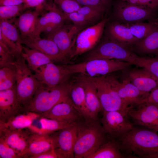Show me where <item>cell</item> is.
<instances>
[{
  "label": "cell",
  "mask_w": 158,
  "mask_h": 158,
  "mask_svg": "<svg viewBox=\"0 0 158 158\" xmlns=\"http://www.w3.org/2000/svg\"><path fill=\"white\" fill-rule=\"evenodd\" d=\"M145 102L152 104L158 107V87L151 91L145 99Z\"/></svg>",
  "instance_id": "obj_43"
},
{
  "label": "cell",
  "mask_w": 158,
  "mask_h": 158,
  "mask_svg": "<svg viewBox=\"0 0 158 158\" xmlns=\"http://www.w3.org/2000/svg\"><path fill=\"white\" fill-rule=\"evenodd\" d=\"M16 76L15 65L0 68V91L13 87L16 84Z\"/></svg>",
  "instance_id": "obj_34"
},
{
  "label": "cell",
  "mask_w": 158,
  "mask_h": 158,
  "mask_svg": "<svg viewBox=\"0 0 158 158\" xmlns=\"http://www.w3.org/2000/svg\"><path fill=\"white\" fill-rule=\"evenodd\" d=\"M40 116V117H45L70 123H76L84 119L70 99L57 104L49 111Z\"/></svg>",
  "instance_id": "obj_20"
},
{
  "label": "cell",
  "mask_w": 158,
  "mask_h": 158,
  "mask_svg": "<svg viewBox=\"0 0 158 158\" xmlns=\"http://www.w3.org/2000/svg\"><path fill=\"white\" fill-rule=\"evenodd\" d=\"M42 10L36 8L33 11L27 10L18 18L12 19L20 32L21 37L33 36L37 20Z\"/></svg>",
  "instance_id": "obj_24"
},
{
  "label": "cell",
  "mask_w": 158,
  "mask_h": 158,
  "mask_svg": "<svg viewBox=\"0 0 158 158\" xmlns=\"http://www.w3.org/2000/svg\"><path fill=\"white\" fill-rule=\"evenodd\" d=\"M53 3L64 14L77 12L82 6L76 0H53Z\"/></svg>",
  "instance_id": "obj_38"
},
{
  "label": "cell",
  "mask_w": 158,
  "mask_h": 158,
  "mask_svg": "<svg viewBox=\"0 0 158 158\" xmlns=\"http://www.w3.org/2000/svg\"><path fill=\"white\" fill-rule=\"evenodd\" d=\"M15 55L3 42L0 41V68L14 65Z\"/></svg>",
  "instance_id": "obj_37"
},
{
  "label": "cell",
  "mask_w": 158,
  "mask_h": 158,
  "mask_svg": "<svg viewBox=\"0 0 158 158\" xmlns=\"http://www.w3.org/2000/svg\"><path fill=\"white\" fill-rule=\"evenodd\" d=\"M24 0H0V6H16L23 4Z\"/></svg>",
  "instance_id": "obj_47"
},
{
  "label": "cell",
  "mask_w": 158,
  "mask_h": 158,
  "mask_svg": "<svg viewBox=\"0 0 158 158\" xmlns=\"http://www.w3.org/2000/svg\"><path fill=\"white\" fill-rule=\"evenodd\" d=\"M69 96L72 103L84 119L86 121H91L86 106L84 87L77 77L73 79Z\"/></svg>",
  "instance_id": "obj_25"
},
{
  "label": "cell",
  "mask_w": 158,
  "mask_h": 158,
  "mask_svg": "<svg viewBox=\"0 0 158 158\" xmlns=\"http://www.w3.org/2000/svg\"><path fill=\"white\" fill-rule=\"evenodd\" d=\"M107 33L109 40L130 48L140 40L133 35L130 29L125 24L118 22L110 24Z\"/></svg>",
  "instance_id": "obj_23"
},
{
  "label": "cell",
  "mask_w": 158,
  "mask_h": 158,
  "mask_svg": "<svg viewBox=\"0 0 158 158\" xmlns=\"http://www.w3.org/2000/svg\"><path fill=\"white\" fill-rule=\"evenodd\" d=\"M139 56L130 47L109 40L92 50L85 61L97 59H114L137 66Z\"/></svg>",
  "instance_id": "obj_7"
},
{
  "label": "cell",
  "mask_w": 158,
  "mask_h": 158,
  "mask_svg": "<svg viewBox=\"0 0 158 158\" xmlns=\"http://www.w3.org/2000/svg\"><path fill=\"white\" fill-rule=\"evenodd\" d=\"M134 53L141 55H158V25L156 29L144 39L130 47Z\"/></svg>",
  "instance_id": "obj_27"
},
{
  "label": "cell",
  "mask_w": 158,
  "mask_h": 158,
  "mask_svg": "<svg viewBox=\"0 0 158 158\" xmlns=\"http://www.w3.org/2000/svg\"><path fill=\"white\" fill-rule=\"evenodd\" d=\"M155 58H156L157 59H158V55L156 56V57H155Z\"/></svg>",
  "instance_id": "obj_50"
},
{
  "label": "cell",
  "mask_w": 158,
  "mask_h": 158,
  "mask_svg": "<svg viewBox=\"0 0 158 158\" xmlns=\"http://www.w3.org/2000/svg\"><path fill=\"white\" fill-rule=\"evenodd\" d=\"M17 71L16 90L21 113L32 99L37 90L44 85L33 74L21 53L15 55Z\"/></svg>",
  "instance_id": "obj_4"
},
{
  "label": "cell",
  "mask_w": 158,
  "mask_h": 158,
  "mask_svg": "<svg viewBox=\"0 0 158 158\" xmlns=\"http://www.w3.org/2000/svg\"><path fill=\"white\" fill-rule=\"evenodd\" d=\"M89 77L94 82L96 86L102 110L118 111L128 117L127 112L128 108L125 106L114 85L111 75L108 74Z\"/></svg>",
  "instance_id": "obj_5"
},
{
  "label": "cell",
  "mask_w": 158,
  "mask_h": 158,
  "mask_svg": "<svg viewBox=\"0 0 158 158\" xmlns=\"http://www.w3.org/2000/svg\"><path fill=\"white\" fill-rule=\"evenodd\" d=\"M23 4L26 9L33 7L41 9L43 8L39 0H24Z\"/></svg>",
  "instance_id": "obj_46"
},
{
  "label": "cell",
  "mask_w": 158,
  "mask_h": 158,
  "mask_svg": "<svg viewBox=\"0 0 158 158\" xmlns=\"http://www.w3.org/2000/svg\"><path fill=\"white\" fill-rule=\"evenodd\" d=\"M40 119L41 128L32 125L29 128L34 132L41 134L48 135L74 123L43 117Z\"/></svg>",
  "instance_id": "obj_31"
},
{
  "label": "cell",
  "mask_w": 158,
  "mask_h": 158,
  "mask_svg": "<svg viewBox=\"0 0 158 158\" xmlns=\"http://www.w3.org/2000/svg\"><path fill=\"white\" fill-rule=\"evenodd\" d=\"M44 8L48 11L38 18L32 36L40 37L42 32H46L47 35L64 24L66 19L64 13L54 3L52 5L45 4Z\"/></svg>",
  "instance_id": "obj_15"
},
{
  "label": "cell",
  "mask_w": 158,
  "mask_h": 158,
  "mask_svg": "<svg viewBox=\"0 0 158 158\" xmlns=\"http://www.w3.org/2000/svg\"><path fill=\"white\" fill-rule=\"evenodd\" d=\"M35 132L29 127L10 130L0 128V138L20 157L25 158L30 139Z\"/></svg>",
  "instance_id": "obj_14"
},
{
  "label": "cell",
  "mask_w": 158,
  "mask_h": 158,
  "mask_svg": "<svg viewBox=\"0 0 158 158\" xmlns=\"http://www.w3.org/2000/svg\"><path fill=\"white\" fill-rule=\"evenodd\" d=\"M26 9L23 4L16 6H0V20L14 19Z\"/></svg>",
  "instance_id": "obj_36"
},
{
  "label": "cell",
  "mask_w": 158,
  "mask_h": 158,
  "mask_svg": "<svg viewBox=\"0 0 158 158\" xmlns=\"http://www.w3.org/2000/svg\"><path fill=\"white\" fill-rule=\"evenodd\" d=\"M128 107V117H130L136 125L150 129L158 120V107L152 104L144 103L135 106Z\"/></svg>",
  "instance_id": "obj_18"
},
{
  "label": "cell",
  "mask_w": 158,
  "mask_h": 158,
  "mask_svg": "<svg viewBox=\"0 0 158 158\" xmlns=\"http://www.w3.org/2000/svg\"><path fill=\"white\" fill-rule=\"evenodd\" d=\"M150 129L154 130L158 132V120L153 125Z\"/></svg>",
  "instance_id": "obj_48"
},
{
  "label": "cell",
  "mask_w": 158,
  "mask_h": 158,
  "mask_svg": "<svg viewBox=\"0 0 158 158\" xmlns=\"http://www.w3.org/2000/svg\"><path fill=\"white\" fill-rule=\"evenodd\" d=\"M21 114L16 84L12 88L0 91V123H6Z\"/></svg>",
  "instance_id": "obj_19"
},
{
  "label": "cell",
  "mask_w": 158,
  "mask_h": 158,
  "mask_svg": "<svg viewBox=\"0 0 158 158\" xmlns=\"http://www.w3.org/2000/svg\"><path fill=\"white\" fill-rule=\"evenodd\" d=\"M77 12L92 23L101 19L106 11L98 6L85 5L82 6Z\"/></svg>",
  "instance_id": "obj_35"
},
{
  "label": "cell",
  "mask_w": 158,
  "mask_h": 158,
  "mask_svg": "<svg viewBox=\"0 0 158 158\" xmlns=\"http://www.w3.org/2000/svg\"><path fill=\"white\" fill-rule=\"evenodd\" d=\"M21 42L29 48L46 54L54 62L63 64H68L69 62L68 59L61 53L55 42L50 39H42L40 36L23 37H21Z\"/></svg>",
  "instance_id": "obj_16"
},
{
  "label": "cell",
  "mask_w": 158,
  "mask_h": 158,
  "mask_svg": "<svg viewBox=\"0 0 158 158\" xmlns=\"http://www.w3.org/2000/svg\"><path fill=\"white\" fill-rule=\"evenodd\" d=\"M115 18L123 24L142 22L154 19V10L148 7L130 4L121 0L116 2L114 6Z\"/></svg>",
  "instance_id": "obj_9"
},
{
  "label": "cell",
  "mask_w": 158,
  "mask_h": 158,
  "mask_svg": "<svg viewBox=\"0 0 158 158\" xmlns=\"http://www.w3.org/2000/svg\"><path fill=\"white\" fill-rule=\"evenodd\" d=\"M40 115L32 112L19 114L6 123H0V128L10 130L22 129L28 127L32 124L34 120Z\"/></svg>",
  "instance_id": "obj_30"
},
{
  "label": "cell",
  "mask_w": 158,
  "mask_h": 158,
  "mask_svg": "<svg viewBox=\"0 0 158 158\" xmlns=\"http://www.w3.org/2000/svg\"><path fill=\"white\" fill-rule=\"evenodd\" d=\"M131 65L128 62L116 59H101L68 64V67L74 74H81L90 77L105 75L124 70Z\"/></svg>",
  "instance_id": "obj_6"
},
{
  "label": "cell",
  "mask_w": 158,
  "mask_h": 158,
  "mask_svg": "<svg viewBox=\"0 0 158 158\" xmlns=\"http://www.w3.org/2000/svg\"><path fill=\"white\" fill-rule=\"evenodd\" d=\"M39 1L43 7L44 5L45 4L46 0H39Z\"/></svg>",
  "instance_id": "obj_49"
},
{
  "label": "cell",
  "mask_w": 158,
  "mask_h": 158,
  "mask_svg": "<svg viewBox=\"0 0 158 158\" xmlns=\"http://www.w3.org/2000/svg\"><path fill=\"white\" fill-rule=\"evenodd\" d=\"M114 85L125 107L135 106L145 103L149 95L140 90L126 78L121 82L114 76L111 75Z\"/></svg>",
  "instance_id": "obj_17"
},
{
  "label": "cell",
  "mask_w": 158,
  "mask_h": 158,
  "mask_svg": "<svg viewBox=\"0 0 158 158\" xmlns=\"http://www.w3.org/2000/svg\"><path fill=\"white\" fill-rule=\"evenodd\" d=\"M73 80H68L55 87L44 85L36 91L24 113L32 112L40 115L49 111L57 104L70 99L69 92Z\"/></svg>",
  "instance_id": "obj_3"
},
{
  "label": "cell",
  "mask_w": 158,
  "mask_h": 158,
  "mask_svg": "<svg viewBox=\"0 0 158 158\" xmlns=\"http://www.w3.org/2000/svg\"><path fill=\"white\" fill-rule=\"evenodd\" d=\"M77 122L48 134L58 158H74V148L78 132Z\"/></svg>",
  "instance_id": "obj_8"
},
{
  "label": "cell",
  "mask_w": 158,
  "mask_h": 158,
  "mask_svg": "<svg viewBox=\"0 0 158 158\" xmlns=\"http://www.w3.org/2000/svg\"><path fill=\"white\" fill-rule=\"evenodd\" d=\"M0 158H20L1 138H0Z\"/></svg>",
  "instance_id": "obj_41"
},
{
  "label": "cell",
  "mask_w": 158,
  "mask_h": 158,
  "mask_svg": "<svg viewBox=\"0 0 158 158\" xmlns=\"http://www.w3.org/2000/svg\"><path fill=\"white\" fill-rule=\"evenodd\" d=\"M0 32L6 37L15 42L22 51L20 34L14 24L9 20H0Z\"/></svg>",
  "instance_id": "obj_33"
},
{
  "label": "cell",
  "mask_w": 158,
  "mask_h": 158,
  "mask_svg": "<svg viewBox=\"0 0 158 158\" xmlns=\"http://www.w3.org/2000/svg\"><path fill=\"white\" fill-rule=\"evenodd\" d=\"M137 66L145 68L158 78V59L139 56Z\"/></svg>",
  "instance_id": "obj_39"
},
{
  "label": "cell",
  "mask_w": 158,
  "mask_h": 158,
  "mask_svg": "<svg viewBox=\"0 0 158 158\" xmlns=\"http://www.w3.org/2000/svg\"><path fill=\"white\" fill-rule=\"evenodd\" d=\"M121 150L130 157L157 158L158 132L150 129L133 127L118 138Z\"/></svg>",
  "instance_id": "obj_1"
},
{
  "label": "cell",
  "mask_w": 158,
  "mask_h": 158,
  "mask_svg": "<svg viewBox=\"0 0 158 158\" xmlns=\"http://www.w3.org/2000/svg\"><path fill=\"white\" fill-rule=\"evenodd\" d=\"M78 132L74 148L75 158H86L108 140L102 125L97 119L77 122Z\"/></svg>",
  "instance_id": "obj_2"
},
{
  "label": "cell",
  "mask_w": 158,
  "mask_h": 158,
  "mask_svg": "<svg viewBox=\"0 0 158 158\" xmlns=\"http://www.w3.org/2000/svg\"><path fill=\"white\" fill-rule=\"evenodd\" d=\"M83 28L73 24H64L48 34L47 38L52 40L61 53L70 58L77 36Z\"/></svg>",
  "instance_id": "obj_12"
},
{
  "label": "cell",
  "mask_w": 158,
  "mask_h": 158,
  "mask_svg": "<svg viewBox=\"0 0 158 158\" xmlns=\"http://www.w3.org/2000/svg\"><path fill=\"white\" fill-rule=\"evenodd\" d=\"M125 24L130 29L135 37L141 40L147 36L156 29L158 25V21L154 19L147 23L139 22Z\"/></svg>",
  "instance_id": "obj_32"
},
{
  "label": "cell",
  "mask_w": 158,
  "mask_h": 158,
  "mask_svg": "<svg viewBox=\"0 0 158 158\" xmlns=\"http://www.w3.org/2000/svg\"><path fill=\"white\" fill-rule=\"evenodd\" d=\"M114 140L111 139L108 140L86 158H122L126 157L121 152L118 143Z\"/></svg>",
  "instance_id": "obj_29"
},
{
  "label": "cell",
  "mask_w": 158,
  "mask_h": 158,
  "mask_svg": "<svg viewBox=\"0 0 158 158\" xmlns=\"http://www.w3.org/2000/svg\"><path fill=\"white\" fill-rule=\"evenodd\" d=\"M80 74L77 78L80 81L84 87L86 106L89 117L91 120L97 119L98 115L102 110V108L96 86L89 77Z\"/></svg>",
  "instance_id": "obj_21"
},
{
  "label": "cell",
  "mask_w": 158,
  "mask_h": 158,
  "mask_svg": "<svg viewBox=\"0 0 158 158\" xmlns=\"http://www.w3.org/2000/svg\"><path fill=\"white\" fill-rule=\"evenodd\" d=\"M21 55L26 61L29 68L34 72L43 65L54 62L51 58L46 54L26 46L22 45Z\"/></svg>",
  "instance_id": "obj_28"
},
{
  "label": "cell",
  "mask_w": 158,
  "mask_h": 158,
  "mask_svg": "<svg viewBox=\"0 0 158 158\" xmlns=\"http://www.w3.org/2000/svg\"><path fill=\"white\" fill-rule=\"evenodd\" d=\"M83 6L90 5L100 7L106 11L109 8L112 0H76Z\"/></svg>",
  "instance_id": "obj_42"
},
{
  "label": "cell",
  "mask_w": 158,
  "mask_h": 158,
  "mask_svg": "<svg viewBox=\"0 0 158 158\" xmlns=\"http://www.w3.org/2000/svg\"><path fill=\"white\" fill-rule=\"evenodd\" d=\"M66 19L71 21L73 24L84 28L92 22L84 16L77 12L64 14Z\"/></svg>",
  "instance_id": "obj_40"
},
{
  "label": "cell",
  "mask_w": 158,
  "mask_h": 158,
  "mask_svg": "<svg viewBox=\"0 0 158 158\" xmlns=\"http://www.w3.org/2000/svg\"><path fill=\"white\" fill-rule=\"evenodd\" d=\"M108 18H104L97 24L82 30L78 34L70 59L80 55L93 48L100 40Z\"/></svg>",
  "instance_id": "obj_11"
},
{
  "label": "cell",
  "mask_w": 158,
  "mask_h": 158,
  "mask_svg": "<svg viewBox=\"0 0 158 158\" xmlns=\"http://www.w3.org/2000/svg\"><path fill=\"white\" fill-rule=\"evenodd\" d=\"M103 112L100 121L105 133L111 139H118L134 127L128 117L118 111Z\"/></svg>",
  "instance_id": "obj_13"
},
{
  "label": "cell",
  "mask_w": 158,
  "mask_h": 158,
  "mask_svg": "<svg viewBox=\"0 0 158 158\" xmlns=\"http://www.w3.org/2000/svg\"><path fill=\"white\" fill-rule=\"evenodd\" d=\"M34 72L35 77L40 81L51 87L68 80L74 74L68 64L56 65L54 63L43 65Z\"/></svg>",
  "instance_id": "obj_10"
},
{
  "label": "cell",
  "mask_w": 158,
  "mask_h": 158,
  "mask_svg": "<svg viewBox=\"0 0 158 158\" xmlns=\"http://www.w3.org/2000/svg\"><path fill=\"white\" fill-rule=\"evenodd\" d=\"M141 6H145L155 10L158 8V0H138Z\"/></svg>",
  "instance_id": "obj_44"
},
{
  "label": "cell",
  "mask_w": 158,
  "mask_h": 158,
  "mask_svg": "<svg viewBox=\"0 0 158 158\" xmlns=\"http://www.w3.org/2000/svg\"><path fill=\"white\" fill-rule=\"evenodd\" d=\"M126 75V78L140 90L148 95L158 87V78L145 68H133Z\"/></svg>",
  "instance_id": "obj_22"
},
{
  "label": "cell",
  "mask_w": 158,
  "mask_h": 158,
  "mask_svg": "<svg viewBox=\"0 0 158 158\" xmlns=\"http://www.w3.org/2000/svg\"><path fill=\"white\" fill-rule=\"evenodd\" d=\"M53 149L52 141L49 135L34 133L30 139L25 158H31Z\"/></svg>",
  "instance_id": "obj_26"
},
{
  "label": "cell",
  "mask_w": 158,
  "mask_h": 158,
  "mask_svg": "<svg viewBox=\"0 0 158 158\" xmlns=\"http://www.w3.org/2000/svg\"><path fill=\"white\" fill-rule=\"evenodd\" d=\"M31 158H58L54 149L39 154L34 156Z\"/></svg>",
  "instance_id": "obj_45"
}]
</instances>
